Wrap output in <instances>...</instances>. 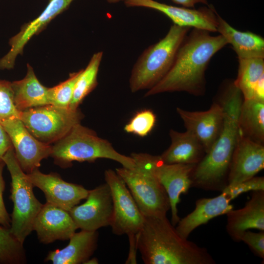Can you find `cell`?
<instances>
[{
    "label": "cell",
    "mask_w": 264,
    "mask_h": 264,
    "mask_svg": "<svg viewBox=\"0 0 264 264\" xmlns=\"http://www.w3.org/2000/svg\"><path fill=\"white\" fill-rule=\"evenodd\" d=\"M113 202V215L110 226L116 235H136L143 225L144 217L122 178L111 169L104 173Z\"/></svg>",
    "instance_id": "9"
},
{
    "label": "cell",
    "mask_w": 264,
    "mask_h": 264,
    "mask_svg": "<svg viewBox=\"0 0 264 264\" xmlns=\"http://www.w3.org/2000/svg\"><path fill=\"white\" fill-rule=\"evenodd\" d=\"M251 198L243 207L229 211L226 229L229 236L241 242L242 234L250 229L264 231V190L251 191Z\"/></svg>",
    "instance_id": "19"
},
{
    "label": "cell",
    "mask_w": 264,
    "mask_h": 264,
    "mask_svg": "<svg viewBox=\"0 0 264 264\" xmlns=\"http://www.w3.org/2000/svg\"><path fill=\"white\" fill-rule=\"evenodd\" d=\"M84 264H98V260L96 258H89L86 261Z\"/></svg>",
    "instance_id": "37"
},
{
    "label": "cell",
    "mask_w": 264,
    "mask_h": 264,
    "mask_svg": "<svg viewBox=\"0 0 264 264\" xmlns=\"http://www.w3.org/2000/svg\"><path fill=\"white\" fill-rule=\"evenodd\" d=\"M196 164H166L157 156L154 172L159 182L166 191L170 201L171 223L176 226L180 219L178 215L177 204L182 194H186L191 187L190 176Z\"/></svg>",
    "instance_id": "14"
},
{
    "label": "cell",
    "mask_w": 264,
    "mask_h": 264,
    "mask_svg": "<svg viewBox=\"0 0 264 264\" xmlns=\"http://www.w3.org/2000/svg\"><path fill=\"white\" fill-rule=\"evenodd\" d=\"M210 33L193 28L180 44L169 72L148 90L145 97L174 91L202 95L205 90V73L210 60L228 44L221 35L213 36Z\"/></svg>",
    "instance_id": "1"
},
{
    "label": "cell",
    "mask_w": 264,
    "mask_h": 264,
    "mask_svg": "<svg viewBox=\"0 0 264 264\" xmlns=\"http://www.w3.org/2000/svg\"><path fill=\"white\" fill-rule=\"evenodd\" d=\"M186 131L193 134L207 153L221 131L223 110L220 103H214L209 109L202 111H191L176 108Z\"/></svg>",
    "instance_id": "16"
},
{
    "label": "cell",
    "mask_w": 264,
    "mask_h": 264,
    "mask_svg": "<svg viewBox=\"0 0 264 264\" xmlns=\"http://www.w3.org/2000/svg\"><path fill=\"white\" fill-rule=\"evenodd\" d=\"M103 52L93 54L87 66L83 70L75 85L69 108L76 110L84 99L97 86V75Z\"/></svg>",
    "instance_id": "27"
},
{
    "label": "cell",
    "mask_w": 264,
    "mask_h": 264,
    "mask_svg": "<svg viewBox=\"0 0 264 264\" xmlns=\"http://www.w3.org/2000/svg\"><path fill=\"white\" fill-rule=\"evenodd\" d=\"M230 44L238 59L264 58V39L249 31H241L234 28L219 14L217 31Z\"/></svg>",
    "instance_id": "23"
},
{
    "label": "cell",
    "mask_w": 264,
    "mask_h": 264,
    "mask_svg": "<svg viewBox=\"0 0 264 264\" xmlns=\"http://www.w3.org/2000/svg\"><path fill=\"white\" fill-rule=\"evenodd\" d=\"M190 29L173 24L162 39L143 51L131 72L129 85L132 92L149 90L164 77Z\"/></svg>",
    "instance_id": "6"
},
{
    "label": "cell",
    "mask_w": 264,
    "mask_h": 264,
    "mask_svg": "<svg viewBox=\"0 0 264 264\" xmlns=\"http://www.w3.org/2000/svg\"><path fill=\"white\" fill-rule=\"evenodd\" d=\"M77 227L68 211L46 202L36 217L33 231L44 244L69 240Z\"/></svg>",
    "instance_id": "18"
},
{
    "label": "cell",
    "mask_w": 264,
    "mask_h": 264,
    "mask_svg": "<svg viewBox=\"0 0 264 264\" xmlns=\"http://www.w3.org/2000/svg\"><path fill=\"white\" fill-rule=\"evenodd\" d=\"M0 124L10 138L20 167L27 174L38 169L41 161L50 156L52 147L35 138L19 117H13Z\"/></svg>",
    "instance_id": "10"
},
{
    "label": "cell",
    "mask_w": 264,
    "mask_h": 264,
    "mask_svg": "<svg viewBox=\"0 0 264 264\" xmlns=\"http://www.w3.org/2000/svg\"><path fill=\"white\" fill-rule=\"evenodd\" d=\"M132 168L115 169L125 182L140 212L144 217L166 216L170 209L168 195L154 172L157 156L146 153H132Z\"/></svg>",
    "instance_id": "4"
},
{
    "label": "cell",
    "mask_w": 264,
    "mask_h": 264,
    "mask_svg": "<svg viewBox=\"0 0 264 264\" xmlns=\"http://www.w3.org/2000/svg\"><path fill=\"white\" fill-rule=\"evenodd\" d=\"M50 156L55 162L66 168L72 161L92 162L98 158H106L121 164L122 167L132 168L133 158L116 151L107 140L99 137L92 130L79 123L52 147Z\"/></svg>",
    "instance_id": "5"
},
{
    "label": "cell",
    "mask_w": 264,
    "mask_h": 264,
    "mask_svg": "<svg viewBox=\"0 0 264 264\" xmlns=\"http://www.w3.org/2000/svg\"><path fill=\"white\" fill-rule=\"evenodd\" d=\"M74 0H49L42 13L32 21L23 25L9 41V51L0 59V69L14 67L17 56L22 53L27 42L40 32L56 16L66 10Z\"/></svg>",
    "instance_id": "17"
},
{
    "label": "cell",
    "mask_w": 264,
    "mask_h": 264,
    "mask_svg": "<svg viewBox=\"0 0 264 264\" xmlns=\"http://www.w3.org/2000/svg\"><path fill=\"white\" fill-rule=\"evenodd\" d=\"M156 122V116L150 110L137 112L125 126L124 131L140 137L147 136L153 130Z\"/></svg>",
    "instance_id": "30"
},
{
    "label": "cell",
    "mask_w": 264,
    "mask_h": 264,
    "mask_svg": "<svg viewBox=\"0 0 264 264\" xmlns=\"http://www.w3.org/2000/svg\"><path fill=\"white\" fill-rule=\"evenodd\" d=\"M2 160L11 177L10 198L14 206L9 229L12 235L23 244L33 231L34 220L43 204L35 197L33 186L20 167L13 146L3 155Z\"/></svg>",
    "instance_id": "7"
},
{
    "label": "cell",
    "mask_w": 264,
    "mask_h": 264,
    "mask_svg": "<svg viewBox=\"0 0 264 264\" xmlns=\"http://www.w3.org/2000/svg\"><path fill=\"white\" fill-rule=\"evenodd\" d=\"M136 244L146 264H216L206 248L182 237L166 216L144 217Z\"/></svg>",
    "instance_id": "3"
},
{
    "label": "cell",
    "mask_w": 264,
    "mask_h": 264,
    "mask_svg": "<svg viewBox=\"0 0 264 264\" xmlns=\"http://www.w3.org/2000/svg\"><path fill=\"white\" fill-rule=\"evenodd\" d=\"M4 162L0 164V226L10 229L11 219L5 208L3 200V193L5 188V183L2 176V170Z\"/></svg>",
    "instance_id": "34"
},
{
    "label": "cell",
    "mask_w": 264,
    "mask_h": 264,
    "mask_svg": "<svg viewBox=\"0 0 264 264\" xmlns=\"http://www.w3.org/2000/svg\"><path fill=\"white\" fill-rule=\"evenodd\" d=\"M174 3L180 5L183 7L194 8L198 3L208 5L207 0H172Z\"/></svg>",
    "instance_id": "36"
},
{
    "label": "cell",
    "mask_w": 264,
    "mask_h": 264,
    "mask_svg": "<svg viewBox=\"0 0 264 264\" xmlns=\"http://www.w3.org/2000/svg\"><path fill=\"white\" fill-rule=\"evenodd\" d=\"M27 175L33 187L44 192L46 202L67 211L88 194L83 186L66 182L56 173L44 174L36 169Z\"/></svg>",
    "instance_id": "13"
},
{
    "label": "cell",
    "mask_w": 264,
    "mask_h": 264,
    "mask_svg": "<svg viewBox=\"0 0 264 264\" xmlns=\"http://www.w3.org/2000/svg\"><path fill=\"white\" fill-rule=\"evenodd\" d=\"M20 111L14 102L11 82L0 80V122L13 118L19 117Z\"/></svg>",
    "instance_id": "31"
},
{
    "label": "cell",
    "mask_w": 264,
    "mask_h": 264,
    "mask_svg": "<svg viewBox=\"0 0 264 264\" xmlns=\"http://www.w3.org/2000/svg\"><path fill=\"white\" fill-rule=\"evenodd\" d=\"M127 0H106L109 3H116L120 1H125Z\"/></svg>",
    "instance_id": "38"
},
{
    "label": "cell",
    "mask_w": 264,
    "mask_h": 264,
    "mask_svg": "<svg viewBox=\"0 0 264 264\" xmlns=\"http://www.w3.org/2000/svg\"><path fill=\"white\" fill-rule=\"evenodd\" d=\"M86 201L72 208L69 213L78 229L97 231L110 226L113 215V202L108 184L100 185L89 190Z\"/></svg>",
    "instance_id": "11"
},
{
    "label": "cell",
    "mask_w": 264,
    "mask_h": 264,
    "mask_svg": "<svg viewBox=\"0 0 264 264\" xmlns=\"http://www.w3.org/2000/svg\"><path fill=\"white\" fill-rule=\"evenodd\" d=\"M82 69L71 73L66 81L52 88H48V95L51 105L63 108H69L75 83Z\"/></svg>",
    "instance_id": "29"
},
{
    "label": "cell",
    "mask_w": 264,
    "mask_h": 264,
    "mask_svg": "<svg viewBox=\"0 0 264 264\" xmlns=\"http://www.w3.org/2000/svg\"><path fill=\"white\" fill-rule=\"evenodd\" d=\"M11 86L14 104L19 111L50 104L48 88L39 82L29 64L27 65L25 76L22 80L11 82Z\"/></svg>",
    "instance_id": "24"
},
{
    "label": "cell",
    "mask_w": 264,
    "mask_h": 264,
    "mask_svg": "<svg viewBox=\"0 0 264 264\" xmlns=\"http://www.w3.org/2000/svg\"><path fill=\"white\" fill-rule=\"evenodd\" d=\"M242 96L234 81L225 88L220 103L223 110L221 131L210 151L193 169L191 187L221 192L227 186L231 160L240 133Z\"/></svg>",
    "instance_id": "2"
},
{
    "label": "cell",
    "mask_w": 264,
    "mask_h": 264,
    "mask_svg": "<svg viewBox=\"0 0 264 264\" xmlns=\"http://www.w3.org/2000/svg\"><path fill=\"white\" fill-rule=\"evenodd\" d=\"M238 62V75L234 83L244 99L253 98L256 87L264 77V58L239 59Z\"/></svg>",
    "instance_id": "26"
},
{
    "label": "cell",
    "mask_w": 264,
    "mask_h": 264,
    "mask_svg": "<svg viewBox=\"0 0 264 264\" xmlns=\"http://www.w3.org/2000/svg\"><path fill=\"white\" fill-rule=\"evenodd\" d=\"M256 190H264L263 176H255L239 183L228 185L222 191L226 193L234 199L242 193Z\"/></svg>",
    "instance_id": "32"
},
{
    "label": "cell",
    "mask_w": 264,
    "mask_h": 264,
    "mask_svg": "<svg viewBox=\"0 0 264 264\" xmlns=\"http://www.w3.org/2000/svg\"><path fill=\"white\" fill-rule=\"evenodd\" d=\"M241 241L246 243L256 255L264 259V231L256 233L246 230L242 234Z\"/></svg>",
    "instance_id": "33"
},
{
    "label": "cell",
    "mask_w": 264,
    "mask_h": 264,
    "mask_svg": "<svg viewBox=\"0 0 264 264\" xmlns=\"http://www.w3.org/2000/svg\"><path fill=\"white\" fill-rule=\"evenodd\" d=\"M12 144L5 130L0 124V164L3 163L2 157Z\"/></svg>",
    "instance_id": "35"
},
{
    "label": "cell",
    "mask_w": 264,
    "mask_h": 264,
    "mask_svg": "<svg viewBox=\"0 0 264 264\" xmlns=\"http://www.w3.org/2000/svg\"><path fill=\"white\" fill-rule=\"evenodd\" d=\"M127 7H141L158 11L169 18L174 24L204 30L210 32L217 31L218 15L212 5L198 9L173 6L154 0H127Z\"/></svg>",
    "instance_id": "12"
},
{
    "label": "cell",
    "mask_w": 264,
    "mask_h": 264,
    "mask_svg": "<svg viewBox=\"0 0 264 264\" xmlns=\"http://www.w3.org/2000/svg\"><path fill=\"white\" fill-rule=\"evenodd\" d=\"M22 244L12 235L9 229L0 226V264L26 263Z\"/></svg>",
    "instance_id": "28"
},
{
    "label": "cell",
    "mask_w": 264,
    "mask_h": 264,
    "mask_svg": "<svg viewBox=\"0 0 264 264\" xmlns=\"http://www.w3.org/2000/svg\"><path fill=\"white\" fill-rule=\"evenodd\" d=\"M232 200L228 194L223 191L214 198L198 199L195 202L194 210L179 220L176 225V230L182 237L188 239L198 226L233 209L231 204Z\"/></svg>",
    "instance_id": "20"
},
{
    "label": "cell",
    "mask_w": 264,
    "mask_h": 264,
    "mask_svg": "<svg viewBox=\"0 0 264 264\" xmlns=\"http://www.w3.org/2000/svg\"><path fill=\"white\" fill-rule=\"evenodd\" d=\"M171 145L160 155L166 164H198L204 157V149L197 138L191 133L171 130Z\"/></svg>",
    "instance_id": "22"
},
{
    "label": "cell",
    "mask_w": 264,
    "mask_h": 264,
    "mask_svg": "<svg viewBox=\"0 0 264 264\" xmlns=\"http://www.w3.org/2000/svg\"><path fill=\"white\" fill-rule=\"evenodd\" d=\"M264 168L263 145L239 133L229 166L228 185L249 179Z\"/></svg>",
    "instance_id": "15"
},
{
    "label": "cell",
    "mask_w": 264,
    "mask_h": 264,
    "mask_svg": "<svg viewBox=\"0 0 264 264\" xmlns=\"http://www.w3.org/2000/svg\"><path fill=\"white\" fill-rule=\"evenodd\" d=\"M98 236L97 231L81 230L75 232L66 246L50 251L45 261H51L54 264H84L96 250Z\"/></svg>",
    "instance_id": "21"
},
{
    "label": "cell",
    "mask_w": 264,
    "mask_h": 264,
    "mask_svg": "<svg viewBox=\"0 0 264 264\" xmlns=\"http://www.w3.org/2000/svg\"><path fill=\"white\" fill-rule=\"evenodd\" d=\"M240 133L259 143L264 140V100L244 99L239 117Z\"/></svg>",
    "instance_id": "25"
},
{
    "label": "cell",
    "mask_w": 264,
    "mask_h": 264,
    "mask_svg": "<svg viewBox=\"0 0 264 264\" xmlns=\"http://www.w3.org/2000/svg\"><path fill=\"white\" fill-rule=\"evenodd\" d=\"M84 115L78 110L49 104L20 111L19 118L29 132L39 141L49 144L65 136Z\"/></svg>",
    "instance_id": "8"
}]
</instances>
